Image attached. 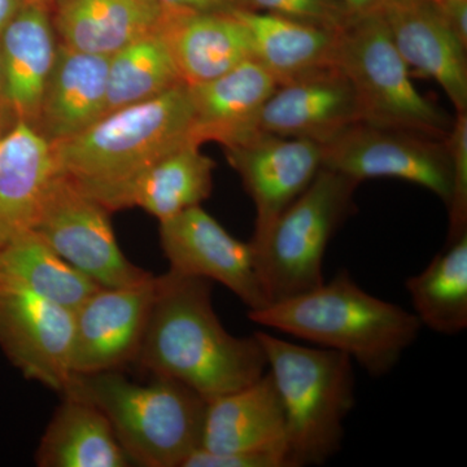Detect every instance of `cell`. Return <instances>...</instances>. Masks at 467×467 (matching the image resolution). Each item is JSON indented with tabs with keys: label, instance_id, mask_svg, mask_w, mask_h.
Listing matches in <instances>:
<instances>
[{
	"label": "cell",
	"instance_id": "74e56055",
	"mask_svg": "<svg viewBox=\"0 0 467 467\" xmlns=\"http://www.w3.org/2000/svg\"><path fill=\"white\" fill-rule=\"evenodd\" d=\"M0 90H2V72H0Z\"/></svg>",
	"mask_w": 467,
	"mask_h": 467
},
{
	"label": "cell",
	"instance_id": "5bb4252c",
	"mask_svg": "<svg viewBox=\"0 0 467 467\" xmlns=\"http://www.w3.org/2000/svg\"><path fill=\"white\" fill-rule=\"evenodd\" d=\"M358 122L355 90L333 66L276 86L261 110L259 128L325 146Z\"/></svg>",
	"mask_w": 467,
	"mask_h": 467
},
{
	"label": "cell",
	"instance_id": "1f68e13d",
	"mask_svg": "<svg viewBox=\"0 0 467 467\" xmlns=\"http://www.w3.org/2000/svg\"><path fill=\"white\" fill-rule=\"evenodd\" d=\"M171 11L189 14H229L235 11V0H159Z\"/></svg>",
	"mask_w": 467,
	"mask_h": 467
},
{
	"label": "cell",
	"instance_id": "7a4b0ae2",
	"mask_svg": "<svg viewBox=\"0 0 467 467\" xmlns=\"http://www.w3.org/2000/svg\"><path fill=\"white\" fill-rule=\"evenodd\" d=\"M192 107L181 84L153 99L113 110L51 144L60 177L109 212L133 208V193L153 164L192 142Z\"/></svg>",
	"mask_w": 467,
	"mask_h": 467
},
{
	"label": "cell",
	"instance_id": "3957f363",
	"mask_svg": "<svg viewBox=\"0 0 467 467\" xmlns=\"http://www.w3.org/2000/svg\"><path fill=\"white\" fill-rule=\"evenodd\" d=\"M248 317L342 352L376 378L399 364L422 328L414 313L368 294L347 270L315 290L248 312Z\"/></svg>",
	"mask_w": 467,
	"mask_h": 467
},
{
	"label": "cell",
	"instance_id": "8fae6325",
	"mask_svg": "<svg viewBox=\"0 0 467 467\" xmlns=\"http://www.w3.org/2000/svg\"><path fill=\"white\" fill-rule=\"evenodd\" d=\"M159 234L171 270L225 285L248 312L269 306L254 245L234 238L202 205L162 221Z\"/></svg>",
	"mask_w": 467,
	"mask_h": 467
},
{
	"label": "cell",
	"instance_id": "8992f818",
	"mask_svg": "<svg viewBox=\"0 0 467 467\" xmlns=\"http://www.w3.org/2000/svg\"><path fill=\"white\" fill-rule=\"evenodd\" d=\"M335 66L348 78L364 124L444 140L453 119L417 90L379 14L350 18L337 34Z\"/></svg>",
	"mask_w": 467,
	"mask_h": 467
},
{
	"label": "cell",
	"instance_id": "d4e9b609",
	"mask_svg": "<svg viewBox=\"0 0 467 467\" xmlns=\"http://www.w3.org/2000/svg\"><path fill=\"white\" fill-rule=\"evenodd\" d=\"M216 162L201 146L183 144L160 159L140 178L133 193V207L143 209L159 223L202 205L213 190Z\"/></svg>",
	"mask_w": 467,
	"mask_h": 467
},
{
	"label": "cell",
	"instance_id": "83f0119b",
	"mask_svg": "<svg viewBox=\"0 0 467 467\" xmlns=\"http://www.w3.org/2000/svg\"><path fill=\"white\" fill-rule=\"evenodd\" d=\"M183 84L159 29L109 57L106 113L153 99Z\"/></svg>",
	"mask_w": 467,
	"mask_h": 467
},
{
	"label": "cell",
	"instance_id": "ba28073f",
	"mask_svg": "<svg viewBox=\"0 0 467 467\" xmlns=\"http://www.w3.org/2000/svg\"><path fill=\"white\" fill-rule=\"evenodd\" d=\"M109 209L57 173L32 229L67 264L99 287L140 284L150 273L119 248Z\"/></svg>",
	"mask_w": 467,
	"mask_h": 467
},
{
	"label": "cell",
	"instance_id": "5b68a950",
	"mask_svg": "<svg viewBox=\"0 0 467 467\" xmlns=\"http://www.w3.org/2000/svg\"><path fill=\"white\" fill-rule=\"evenodd\" d=\"M267 371L281 396L291 467L318 466L342 447L344 422L355 407L349 356L309 348L256 331Z\"/></svg>",
	"mask_w": 467,
	"mask_h": 467
},
{
	"label": "cell",
	"instance_id": "ffe728a7",
	"mask_svg": "<svg viewBox=\"0 0 467 467\" xmlns=\"http://www.w3.org/2000/svg\"><path fill=\"white\" fill-rule=\"evenodd\" d=\"M109 57L70 50L58 43L33 128L50 144L81 133L104 116Z\"/></svg>",
	"mask_w": 467,
	"mask_h": 467
},
{
	"label": "cell",
	"instance_id": "4316f807",
	"mask_svg": "<svg viewBox=\"0 0 467 467\" xmlns=\"http://www.w3.org/2000/svg\"><path fill=\"white\" fill-rule=\"evenodd\" d=\"M0 275L70 310L78 308L99 288L58 256L33 229L0 248Z\"/></svg>",
	"mask_w": 467,
	"mask_h": 467
},
{
	"label": "cell",
	"instance_id": "9a60e30c",
	"mask_svg": "<svg viewBox=\"0 0 467 467\" xmlns=\"http://www.w3.org/2000/svg\"><path fill=\"white\" fill-rule=\"evenodd\" d=\"M409 69L441 86L457 113L467 112V46L431 0H389L380 9Z\"/></svg>",
	"mask_w": 467,
	"mask_h": 467
},
{
	"label": "cell",
	"instance_id": "484cf974",
	"mask_svg": "<svg viewBox=\"0 0 467 467\" xmlns=\"http://www.w3.org/2000/svg\"><path fill=\"white\" fill-rule=\"evenodd\" d=\"M405 287L420 325L438 334L467 327V233L436 254L426 269L409 276Z\"/></svg>",
	"mask_w": 467,
	"mask_h": 467
},
{
	"label": "cell",
	"instance_id": "f546056e",
	"mask_svg": "<svg viewBox=\"0 0 467 467\" xmlns=\"http://www.w3.org/2000/svg\"><path fill=\"white\" fill-rule=\"evenodd\" d=\"M451 159V193L448 242L467 233V113H457L445 138Z\"/></svg>",
	"mask_w": 467,
	"mask_h": 467
},
{
	"label": "cell",
	"instance_id": "6da1fadb",
	"mask_svg": "<svg viewBox=\"0 0 467 467\" xmlns=\"http://www.w3.org/2000/svg\"><path fill=\"white\" fill-rule=\"evenodd\" d=\"M137 364L152 376L186 384L205 400L263 377L265 353L256 335L234 337L221 324L212 282L169 269L155 292Z\"/></svg>",
	"mask_w": 467,
	"mask_h": 467
},
{
	"label": "cell",
	"instance_id": "30bf717a",
	"mask_svg": "<svg viewBox=\"0 0 467 467\" xmlns=\"http://www.w3.org/2000/svg\"><path fill=\"white\" fill-rule=\"evenodd\" d=\"M73 310L0 275V348L26 379L58 393L73 376Z\"/></svg>",
	"mask_w": 467,
	"mask_h": 467
},
{
	"label": "cell",
	"instance_id": "4fadbf2b",
	"mask_svg": "<svg viewBox=\"0 0 467 467\" xmlns=\"http://www.w3.org/2000/svg\"><path fill=\"white\" fill-rule=\"evenodd\" d=\"M322 146L312 140L257 131L226 149L230 165L256 208L254 250L263 244L279 214L315 180L322 168Z\"/></svg>",
	"mask_w": 467,
	"mask_h": 467
},
{
	"label": "cell",
	"instance_id": "603a6c76",
	"mask_svg": "<svg viewBox=\"0 0 467 467\" xmlns=\"http://www.w3.org/2000/svg\"><path fill=\"white\" fill-rule=\"evenodd\" d=\"M233 14L247 27L252 58L265 67L278 85L335 66L340 30L335 32L266 12Z\"/></svg>",
	"mask_w": 467,
	"mask_h": 467
},
{
	"label": "cell",
	"instance_id": "e575fe53",
	"mask_svg": "<svg viewBox=\"0 0 467 467\" xmlns=\"http://www.w3.org/2000/svg\"><path fill=\"white\" fill-rule=\"evenodd\" d=\"M26 0H0V33L16 16Z\"/></svg>",
	"mask_w": 467,
	"mask_h": 467
},
{
	"label": "cell",
	"instance_id": "4dcf8cb0",
	"mask_svg": "<svg viewBox=\"0 0 467 467\" xmlns=\"http://www.w3.org/2000/svg\"><path fill=\"white\" fill-rule=\"evenodd\" d=\"M183 467H290V462L279 451L211 453L201 448L187 459Z\"/></svg>",
	"mask_w": 467,
	"mask_h": 467
},
{
	"label": "cell",
	"instance_id": "836d02e7",
	"mask_svg": "<svg viewBox=\"0 0 467 467\" xmlns=\"http://www.w3.org/2000/svg\"><path fill=\"white\" fill-rule=\"evenodd\" d=\"M387 2L389 0H340L352 18L379 14Z\"/></svg>",
	"mask_w": 467,
	"mask_h": 467
},
{
	"label": "cell",
	"instance_id": "9c48e42d",
	"mask_svg": "<svg viewBox=\"0 0 467 467\" xmlns=\"http://www.w3.org/2000/svg\"><path fill=\"white\" fill-rule=\"evenodd\" d=\"M322 168L352 178H396L451 201V159L444 140L358 122L322 146Z\"/></svg>",
	"mask_w": 467,
	"mask_h": 467
},
{
	"label": "cell",
	"instance_id": "cb8c5ba5",
	"mask_svg": "<svg viewBox=\"0 0 467 467\" xmlns=\"http://www.w3.org/2000/svg\"><path fill=\"white\" fill-rule=\"evenodd\" d=\"M46 427L36 463L39 467H129L133 465L117 441L107 417L90 402L61 395Z\"/></svg>",
	"mask_w": 467,
	"mask_h": 467
},
{
	"label": "cell",
	"instance_id": "2e32d148",
	"mask_svg": "<svg viewBox=\"0 0 467 467\" xmlns=\"http://www.w3.org/2000/svg\"><path fill=\"white\" fill-rule=\"evenodd\" d=\"M57 47L50 0H26L0 33V100L16 121L36 124Z\"/></svg>",
	"mask_w": 467,
	"mask_h": 467
},
{
	"label": "cell",
	"instance_id": "7c38bea8",
	"mask_svg": "<svg viewBox=\"0 0 467 467\" xmlns=\"http://www.w3.org/2000/svg\"><path fill=\"white\" fill-rule=\"evenodd\" d=\"M155 275L140 284L99 287L73 310V374L121 370L142 347Z\"/></svg>",
	"mask_w": 467,
	"mask_h": 467
},
{
	"label": "cell",
	"instance_id": "d6986e66",
	"mask_svg": "<svg viewBox=\"0 0 467 467\" xmlns=\"http://www.w3.org/2000/svg\"><path fill=\"white\" fill-rule=\"evenodd\" d=\"M167 11L159 0H55L52 23L60 45L110 57L156 32Z\"/></svg>",
	"mask_w": 467,
	"mask_h": 467
},
{
	"label": "cell",
	"instance_id": "f35d334b",
	"mask_svg": "<svg viewBox=\"0 0 467 467\" xmlns=\"http://www.w3.org/2000/svg\"><path fill=\"white\" fill-rule=\"evenodd\" d=\"M50 2H55V0H50Z\"/></svg>",
	"mask_w": 467,
	"mask_h": 467
},
{
	"label": "cell",
	"instance_id": "d6a6232c",
	"mask_svg": "<svg viewBox=\"0 0 467 467\" xmlns=\"http://www.w3.org/2000/svg\"><path fill=\"white\" fill-rule=\"evenodd\" d=\"M439 7L461 42L467 46V0H456Z\"/></svg>",
	"mask_w": 467,
	"mask_h": 467
},
{
	"label": "cell",
	"instance_id": "8d00e7d4",
	"mask_svg": "<svg viewBox=\"0 0 467 467\" xmlns=\"http://www.w3.org/2000/svg\"><path fill=\"white\" fill-rule=\"evenodd\" d=\"M431 2H434L435 5H448V3L456 2V0H431Z\"/></svg>",
	"mask_w": 467,
	"mask_h": 467
},
{
	"label": "cell",
	"instance_id": "f1b7e54d",
	"mask_svg": "<svg viewBox=\"0 0 467 467\" xmlns=\"http://www.w3.org/2000/svg\"><path fill=\"white\" fill-rule=\"evenodd\" d=\"M235 11L266 12L335 32L352 18L340 0H235Z\"/></svg>",
	"mask_w": 467,
	"mask_h": 467
},
{
	"label": "cell",
	"instance_id": "d590c367",
	"mask_svg": "<svg viewBox=\"0 0 467 467\" xmlns=\"http://www.w3.org/2000/svg\"><path fill=\"white\" fill-rule=\"evenodd\" d=\"M17 122L16 119L12 115L11 110L0 100V147H2L5 138L7 137L9 131L12 130V128H14Z\"/></svg>",
	"mask_w": 467,
	"mask_h": 467
},
{
	"label": "cell",
	"instance_id": "44dd1931",
	"mask_svg": "<svg viewBox=\"0 0 467 467\" xmlns=\"http://www.w3.org/2000/svg\"><path fill=\"white\" fill-rule=\"evenodd\" d=\"M159 32L178 75L189 86L217 78L252 58L250 34L233 12L189 14L168 9Z\"/></svg>",
	"mask_w": 467,
	"mask_h": 467
},
{
	"label": "cell",
	"instance_id": "52a82bcc",
	"mask_svg": "<svg viewBox=\"0 0 467 467\" xmlns=\"http://www.w3.org/2000/svg\"><path fill=\"white\" fill-rule=\"evenodd\" d=\"M352 178L321 168L309 186L279 214L256 248L269 303L324 284V257L337 227L352 211Z\"/></svg>",
	"mask_w": 467,
	"mask_h": 467
},
{
	"label": "cell",
	"instance_id": "e0dca14e",
	"mask_svg": "<svg viewBox=\"0 0 467 467\" xmlns=\"http://www.w3.org/2000/svg\"><path fill=\"white\" fill-rule=\"evenodd\" d=\"M278 82L254 58L225 75L187 85L192 107V142L230 149L260 131L261 110Z\"/></svg>",
	"mask_w": 467,
	"mask_h": 467
},
{
	"label": "cell",
	"instance_id": "277c9868",
	"mask_svg": "<svg viewBox=\"0 0 467 467\" xmlns=\"http://www.w3.org/2000/svg\"><path fill=\"white\" fill-rule=\"evenodd\" d=\"M61 395L99 409L133 465L183 467L202 448L208 401L171 378L140 384L121 370L73 374Z\"/></svg>",
	"mask_w": 467,
	"mask_h": 467
},
{
	"label": "cell",
	"instance_id": "ac0fdd59",
	"mask_svg": "<svg viewBox=\"0 0 467 467\" xmlns=\"http://www.w3.org/2000/svg\"><path fill=\"white\" fill-rule=\"evenodd\" d=\"M202 450L211 453L279 451L288 459L284 405L269 371L243 389L208 401Z\"/></svg>",
	"mask_w": 467,
	"mask_h": 467
},
{
	"label": "cell",
	"instance_id": "7402d4cb",
	"mask_svg": "<svg viewBox=\"0 0 467 467\" xmlns=\"http://www.w3.org/2000/svg\"><path fill=\"white\" fill-rule=\"evenodd\" d=\"M55 175L51 144L18 121L0 147V248L32 229Z\"/></svg>",
	"mask_w": 467,
	"mask_h": 467
}]
</instances>
